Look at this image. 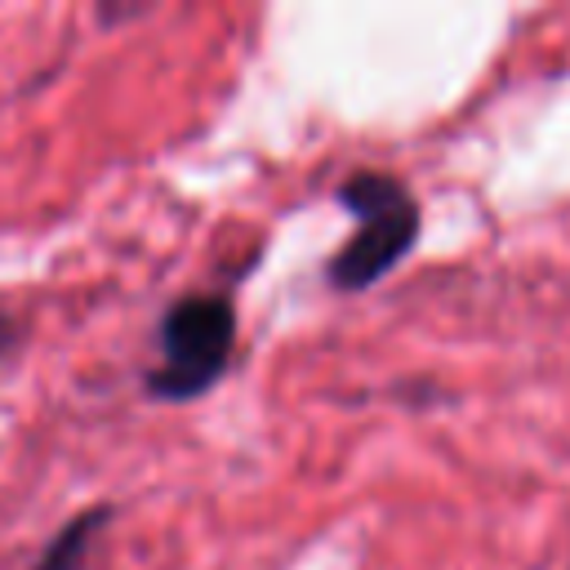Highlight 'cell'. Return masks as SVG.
Wrapping results in <instances>:
<instances>
[{"mask_svg":"<svg viewBox=\"0 0 570 570\" xmlns=\"http://www.w3.org/2000/svg\"><path fill=\"white\" fill-rule=\"evenodd\" d=\"M160 361L142 374V392L165 405L205 396L232 365L236 352V303L218 289L174 298L156 325Z\"/></svg>","mask_w":570,"mask_h":570,"instance_id":"7a4b0ae2","label":"cell"},{"mask_svg":"<svg viewBox=\"0 0 570 570\" xmlns=\"http://www.w3.org/2000/svg\"><path fill=\"white\" fill-rule=\"evenodd\" d=\"M107 521H111V508H107V503H94V508L76 512V517L45 543V552L36 557L31 570H85V557H89V548H94V539H98V530H102Z\"/></svg>","mask_w":570,"mask_h":570,"instance_id":"3957f363","label":"cell"},{"mask_svg":"<svg viewBox=\"0 0 570 570\" xmlns=\"http://www.w3.org/2000/svg\"><path fill=\"white\" fill-rule=\"evenodd\" d=\"M334 200L352 214V232L325 258V285L338 294H361L379 285L419 245L423 209L419 196L387 169H352L338 178Z\"/></svg>","mask_w":570,"mask_h":570,"instance_id":"6da1fadb","label":"cell"}]
</instances>
